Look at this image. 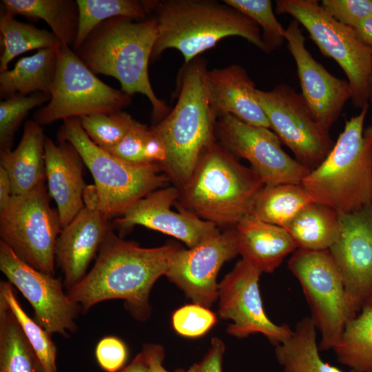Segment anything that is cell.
Returning a JSON list of instances; mask_svg holds the SVG:
<instances>
[{"label":"cell","mask_w":372,"mask_h":372,"mask_svg":"<svg viewBox=\"0 0 372 372\" xmlns=\"http://www.w3.org/2000/svg\"><path fill=\"white\" fill-rule=\"evenodd\" d=\"M177 245L145 248L117 236L111 229L103 242L92 269L67 291L83 313L99 302L121 299L132 316L147 320L149 296L155 282L165 273Z\"/></svg>","instance_id":"cell-1"},{"label":"cell","mask_w":372,"mask_h":372,"mask_svg":"<svg viewBox=\"0 0 372 372\" xmlns=\"http://www.w3.org/2000/svg\"><path fill=\"white\" fill-rule=\"evenodd\" d=\"M157 21L151 60L175 48L188 63L221 39L237 36L265 52L258 25L238 10L214 0L145 1Z\"/></svg>","instance_id":"cell-2"},{"label":"cell","mask_w":372,"mask_h":372,"mask_svg":"<svg viewBox=\"0 0 372 372\" xmlns=\"http://www.w3.org/2000/svg\"><path fill=\"white\" fill-rule=\"evenodd\" d=\"M157 32L152 15L142 21L114 17L99 24L74 51L95 74L115 78L121 90L131 96H146L153 117L159 121L168 114V107L155 94L148 74Z\"/></svg>","instance_id":"cell-3"},{"label":"cell","mask_w":372,"mask_h":372,"mask_svg":"<svg viewBox=\"0 0 372 372\" xmlns=\"http://www.w3.org/2000/svg\"><path fill=\"white\" fill-rule=\"evenodd\" d=\"M207 71L201 58L185 63L178 75L176 105L151 128L166 149L165 172L178 188L187 183L202 155L216 143L218 117L209 104Z\"/></svg>","instance_id":"cell-4"},{"label":"cell","mask_w":372,"mask_h":372,"mask_svg":"<svg viewBox=\"0 0 372 372\" xmlns=\"http://www.w3.org/2000/svg\"><path fill=\"white\" fill-rule=\"evenodd\" d=\"M264 186L251 168L216 142L202 155L187 183L179 188L175 205L216 227L234 228L250 215Z\"/></svg>","instance_id":"cell-5"},{"label":"cell","mask_w":372,"mask_h":372,"mask_svg":"<svg viewBox=\"0 0 372 372\" xmlns=\"http://www.w3.org/2000/svg\"><path fill=\"white\" fill-rule=\"evenodd\" d=\"M369 107L345 121L328 155L301 183L315 203L339 214L372 205V126L364 128Z\"/></svg>","instance_id":"cell-6"},{"label":"cell","mask_w":372,"mask_h":372,"mask_svg":"<svg viewBox=\"0 0 372 372\" xmlns=\"http://www.w3.org/2000/svg\"><path fill=\"white\" fill-rule=\"evenodd\" d=\"M57 138L70 143L78 152L94 178L99 207L108 219L121 216L169 180L159 164L128 162L97 146L78 118L63 120Z\"/></svg>","instance_id":"cell-7"},{"label":"cell","mask_w":372,"mask_h":372,"mask_svg":"<svg viewBox=\"0 0 372 372\" xmlns=\"http://www.w3.org/2000/svg\"><path fill=\"white\" fill-rule=\"evenodd\" d=\"M276 12L291 15L309 32L321 53L343 70L357 108L369 104L372 72V48L363 43L353 29L332 17L317 0H278Z\"/></svg>","instance_id":"cell-8"},{"label":"cell","mask_w":372,"mask_h":372,"mask_svg":"<svg viewBox=\"0 0 372 372\" xmlns=\"http://www.w3.org/2000/svg\"><path fill=\"white\" fill-rule=\"evenodd\" d=\"M131 98L103 82L70 47L61 44L50 99L36 111L33 120L45 125L59 120L110 114L127 106Z\"/></svg>","instance_id":"cell-9"},{"label":"cell","mask_w":372,"mask_h":372,"mask_svg":"<svg viewBox=\"0 0 372 372\" xmlns=\"http://www.w3.org/2000/svg\"><path fill=\"white\" fill-rule=\"evenodd\" d=\"M44 183L12 195L0 211L1 241L23 262L54 276L55 246L63 229L57 210L51 208Z\"/></svg>","instance_id":"cell-10"},{"label":"cell","mask_w":372,"mask_h":372,"mask_svg":"<svg viewBox=\"0 0 372 372\" xmlns=\"http://www.w3.org/2000/svg\"><path fill=\"white\" fill-rule=\"evenodd\" d=\"M288 267L302 287L320 333V351L333 349L350 318L343 279L331 252L297 249Z\"/></svg>","instance_id":"cell-11"},{"label":"cell","mask_w":372,"mask_h":372,"mask_svg":"<svg viewBox=\"0 0 372 372\" xmlns=\"http://www.w3.org/2000/svg\"><path fill=\"white\" fill-rule=\"evenodd\" d=\"M255 94L270 129L281 143L309 171L316 169L335 142L329 131L314 118L302 94L287 83L269 91L256 89Z\"/></svg>","instance_id":"cell-12"},{"label":"cell","mask_w":372,"mask_h":372,"mask_svg":"<svg viewBox=\"0 0 372 372\" xmlns=\"http://www.w3.org/2000/svg\"><path fill=\"white\" fill-rule=\"evenodd\" d=\"M216 133L225 148L250 163L265 185L301 184L310 172L282 149L280 138L269 128L226 114L218 118Z\"/></svg>","instance_id":"cell-13"},{"label":"cell","mask_w":372,"mask_h":372,"mask_svg":"<svg viewBox=\"0 0 372 372\" xmlns=\"http://www.w3.org/2000/svg\"><path fill=\"white\" fill-rule=\"evenodd\" d=\"M0 270L29 302L34 310V320L50 335L67 337L76 331L75 320L81 309L63 291L60 278L30 266L2 241Z\"/></svg>","instance_id":"cell-14"},{"label":"cell","mask_w":372,"mask_h":372,"mask_svg":"<svg viewBox=\"0 0 372 372\" xmlns=\"http://www.w3.org/2000/svg\"><path fill=\"white\" fill-rule=\"evenodd\" d=\"M261 272L244 260H239L218 286V315L231 320L227 331L237 338L261 333L275 347L285 340L292 329L278 325L266 315L259 289Z\"/></svg>","instance_id":"cell-15"},{"label":"cell","mask_w":372,"mask_h":372,"mask_svg":"<svg viewBox=\"0 0 372 372\" xmlns=\"http://www.w3.org/2000/svg\"><path fill=\"white\" fill-rule=\"evenodd\" d=\"M329 250L343 279L351 320L372 296V205L340 214L339 234Z\"/></svg>","instance_id":"cell-16"},{"label":"cell","mask_w":372,"mask_h":372,"mask_svg":"<svg viewBox=\"0 0 372 372\" xmlns=\"http://www.w3.org/2000/svg\"><path fill=\"white\" fill-rule=\"evenodd\" d=\"M238 254L234 227L211 235L194 247L178 249L165 276L194 303L209 308L218 298L219 270Z\"/></svg>","instance_id":"cell-17"},{"label":"cell","mask_w":372,"mask_h":372,"mask_svg":"<svg viewBox=\"0 0 372 372\" xmlns=\"http://www.w3.org/2000/svg\"><path fill=\"white\" fill-rule=\"evenodd\" d=\"M300 23L292 19L285 29V41L297 67L302 95L314 118L329 131L351 98L347 80L330 72L311 54L305 46Z\"/></svg>","instance_id":"cell-18"},{"label":"cell","mask_w":372,"mask_h":372,"mask_svg":"<svg viewBox=\"0 0 372 372\" xmlns=\"http://www.w3.org/2000/svg\"><path fill=\"white\" fill-rule=\"evenodd\" d=\"M84 207L64 227L56 242L55 262L63 273L67 291L86 275L87 267L112 229L100 210L94 185H87Z\"/></svg>","instance_id":"cell-19"},{"label":"cell","mask_w":372,"mask_h":372,"mask_svg":"<svg viewBox=\"0 0 372 372\" xmlns=\"http://www.w3.org/2000/svg\"><path fill=\"white\" fill-rule=\"evenodd\" d=\"M179 188L167 187L158 189L139 199L114 221L121 232L130 231L135 225H142L173 236L194 247L207 237L218 233V227L195 214L171 207L179 197Z\"/></svg>","instance_id":"cell-20"},{"label":"cell","mask_w":372,"mask_h":372,"mask_svg":"<svg viewBox=\"0 0 372 372\" xmlns=\"http://www.w3.org/2000/svg\"><path fill=\"white\" fill-rule=\"evenodd\" d=\"M45 175L50 196L56 203L62 227L84 207L87 187L83 177V161L73 145L65 141L45 142Z\"/></svg>","instance_id":"cell-21"},{"label":"cell","mask_w":372,"mask_h":372,"mask_svg":"<svg viewBox=\"0 0 372 372\" xmlns=\"http://www.w3.org/2000/svg\"><path fill=\"white\" fill-rule=\"evenodd\" d=\"M206 85L211 108L218 118L230 114L247 124L270 129L256 99L255 83L243 67L233 64L208 70Z\"/></svg>","instance_id":"cell-22"},{"label":"cell","mask_w":372,"mask_h":372,"mask_svg":"<svg viewBox=\"0 0 372 372\" xmlns=\"http://www.w3.org/2000/svg\"><path fill=\"white\" fill-rule=\"evenodd\" d=\"M238 254L261 273H272L298 247L283 227L248 216L235 227Z\"/></svg>","instance_id":"cell-23"},{"label":"cell","mask_w":372,"mask_h":372,"mask_svg":"<svg viewBox=\"0 0 372 372\" xmlns=\"http://www.w3.org/2000/svg\"><path fill=\"white\" fill-rule=\"evenodd\" d=\"M45 138L41 125L28 120L16 149L0 150V166L10 176L12 195L24 194L44 183Z\"/></svg>","instance_id":"cell-24"},{"label":"cell","mask_w":372,"mask_h":372,"mask_svg":"<svg viewBox=\"0 0 372 372\" xmlns=\"http://www.w3.org/2000/svg\"><path fill=\"white\" fill-rule=\"evenodd\" d=\"M59 48H45L17 61L11 70L0 72V96L43 92L50 95L57 66Z\"/></svg>","instance_id":"cell-25"},{"label":"cell","mask_w":372,"mask_h":372,"mask_svg":"<svg viewBox=\"0 0 372 372\" xmlns=\"http://www.w3.org/2000/svg\"><path fill=\"white\" fill-rule=\"evenodd\" d=\"M320 351L317 328L311 317H304L291 335L276 346L275 355L283 372H344L324 362Z\"/></svg>","instance_id":"cell-26"},{"label":"cell","mask_w":372,"mask_h":372,"mask_svg":"<svg viewBox=\"0 0 372 372\" xmlns=\"http://www.w3.org/2000/svg\"><path fill=\"white\" fill-rule=\"evenodd\" d=\"M3 9L29 20L45 21L61 44L72 47L78 32L79 9L73 0H2Z\"/></svg>","instance_id":"cell-27"},{"label":"cell","mask_w":372,"mask_h":372,"mask_svg":"<svg viewBox=\"0 0 372 372\" xmlns=\"http://www.w3.org/2000/svg\"><path fill=\"white\" fill-rule=\"evenodd\" d=\"M298 249L327 250L336 240L340 231V214L317 203L302 208L284 227Z\"/></svg>","instance_id":"cell-28"},{"label":"cell","mask_w":372,"mask_h":372,"mask_svg":"<svg viewBox=\"0 0 372 372\" xmlns=\"http://www.w3.org/2000/svg\"><path fill=\"white\" fill-rule=\"evenodd\" d=\"M315 203L302 184L265 185L249 216L285 227L307 205Z\"/></svg>","instance_id":"cell-29"},{"label":"cell","mask_w":372,"mask_h":372,"mask_svg":"<svg viewBox=\"0 0 372 372\" xmlns=\"http://www.w3.org/2000/svg\"><path fill=\"white\" fill-rule=\"evenodd\" d=\"M332 350L352 372H372V305H365L347 322Z\"/></svg>","instance_id":"cell-30"},{"label":"cell","mask_w":372,"mask_h":372,"mask_svg":"<svg viewBox=\"0 0 372 372\" xmlns=\"http://www.w3.org/2000/svg\"><path fill=\"white\" fill-rule=\"evenodd\" d=\"M2 8L0 14V72L8 69L10 61L17 56L34 50L59 48L61 43L52 32L31 23H23Z\"/></svg>","instance_id":"cell-31"},{"label":"cell","mask_w":372,"mask_h":372,"mask_svg":"<svg viewBox=\"0 0 372 372\" xmlns=\"http://www.w3.org/2000/svg\"><path fill=\"white\" fill-rule=\"evenodd\" d=\"M37 363L32 347L0 296V372H37Z\"/></svg>","instance_id":"cell-32"},{"label":"cell","mask_w":372,"mask_h":372,"mask_svg":"<svg viewBox=\"0 0 372 372\" xmlns=\"http://www.w3.org/2000/svg\"><path fill=\"white\" fill-rule=\"evenodd\" d=\"M79 9L77 36L72 46L76 50L90 33L103 21L114 17L142 21L149 17L145 1L76 0Z\"/></svg>","instance_id":"cell-33"},{"label":"cell","mask_w":372,"mask_h":372,"mask_svg":"<svg viewBox=\"0 0 372 372\" xmlns=\"http://www.w3.org/2000/svg\"><path fill=\"white\" fill-rule=\"evenodd\" d=\"M0 296L8 303L43 369L56 372V348L52 335L23 310L10 282L0 281Z\"/></svg>","instance_id":"cell-34"},{"label":"cell","mask_w":372,"mask_h":372,"mask_svg":"<svg viewBox=\"0 0 372 372\" xmlns=\"http://www.w3.org/2000/svg\"><path fill=\"white\" fill-rule=\"evenodd\" d=\"M78 118L91 141L105 151L118 144L135 121L130 114L122 110Z\"/></svg>","instance_id":"cell-35"},{"label":"cell","mask_w":372,"mask_h":372,"mask_svg":"<svg viewBox=\"0 0 372 372\" xmlns=\"http://www.w3.org/2000/svg\"><path fill=\"white\" fill-rule=\"evenodd\" d=\"M255 21L260 30L265 53L280 48L285 41V29L276 19L270 0H224Z\"/></svg>","instance_id":"cell-36"},{"label":"cell","mask_w":372,"mask_h":372,"mask_svg":"<svg viewBox=\"0 0 372 372\" xmlns=\"http://www.w3.org/2000/svg\"><path fill=\"white\" fill-rule=\"evenodd\" d=\"M50 95L35 92L15 94L0 102V149H10L16 131L29 112L49 101Z\"/></svg>","instance_id":"cell-37"},{"label":"cell","mask_w":372,"mask_h":372,"mask_svg":"<svg viewBox=\"0 0 372 372\" xmlns=\"http://www.w3.org/2000/svg\"><path fill=\"white\" fill-rule=\"evenodd\" d=\"M172 321L174 329L178 334L195 338L207 332L215 324L217 318L207 307L194 303L175 311Z\"/></svg>","instance_id":"cell-38"},{"label":"cell","mask_w":372,"mask_h":372,"mask_svg":"<svg viewBox=\"0 0 372 372\" xmlns=\"http://www.w3.org/2000/svg\"><path fill=\"white\" fill-rule=\"evenodd\" d=\"M320 5L335 20L352 28L372 14V0H322Z\"/></svg>","instance_id":"cell-39"},{"label":"cell","mask_w":372,"mask_h":372,"mask_svg":"<svg viewBox=\"0 0 372 372\" xmlns=\"http://www.w3.org/2000/svg\"><path fill=\"white\" fill-rule=\"evenodd\" d=\"M149 130L147 125L135 120L121 141L107 152L128 162L145 163L143 151Z\"/></svg>","instance_id":"cell-40"},{"label":"cell","mask_w":372,"mask_h":372,"mask_svg":"<svg viewBox=\"0 0 372 372\" xmlns=\"http://www.w3.org/2000/svg\"><path fill=\"white\" fill-rule=\"evenodd\" d=\"M95 355L98 364L104 371L118 372L124 367L127 361V350L121 340L107 336L98 342Z\"/></svg>","instance_id":"cell-41"},{"label":"cell","mask_w":372,"mask_h":372,"mask_svg":"<svg viewBox=\"0 0 372 372\" xmlns=\"http://www.w3.org/2000/svg\"><path fill=\"white\" fill-rule=\"evenodd\" d=\"M225 349L223 342L218 338H214L207 353L198 364L196 372H223L222 364Z\"/></svg>","instance_id":"cell-42"},{"label":"cell","mask_w":372,"mask_h":372,"mask_svg":"<svg viewBox=\"0 0 372 372\" xmlns=\"http://www.w3.org/2000/svg\"><path fill=\"white\" fill-rule=\"evenodd\" d=\"M142 352L147 362V372H169L163 365L165 357L164 348L156 344H146L143 347ZM198 364H193L188 370L177 372H196Z\"/></svg>","instance_id":"cell-43"},{"label":"cell","mask_w":372,"mask_h":372,"mask_svg":"<svg viewBox=\"0 0 372 372\" xmlns=\"http://www.w3.org/2000/svg\"><path fill=\"white\" fill-rule=\"evenodd\" d=\"M143 158L145 163H156L163 167L167 159L165 145L152 129H149L145 139Z\"/></svg>","instance_id":"cell-44"},{"label":"cell","mask_w":372,"mask_h":372,"mask_svg":"<svg viewBox=\"0 0 372 372\" xmlns=\"http://www.w3.org/2000/svg\"><path fill=\"white\" fill-rule=\"evenodd\" d=\"M12 196V183L8 172L0 166V211L8 204Z\"/></svg>","instance_id":"cell-45"},{"label":"cell","mask_w":372,"mask_h":372,"mask_svg":"<svg viewBox=\"0 0 372 372\" xmlns=\"http://www.w3.org/2000/svg\"><path fill=\"white\" fill-rule=\"evenodd\" d=\"M358 39L372 48V14L353 28Z\"/></svg>","instance_id":"cell-46"},{"label":"cell","mask_w":372,"mask_h":372,"mask_svg":"<svg viewBox=\"0 0 372 372\" xmlns=\"http://www.w3.org/2000/svg\"><path fill=\"white\" fill-rule=\"evenodd\" d=\"M118 372H147V362L143 352H140L132 361Z\"/></svg>","instance_id":"cell-47"},{"label":"cell","mask_w":372,"mask_h":372,"mask_svg":"<svg viewBox=\"0 0 372 372\" xmlns=\"http://www.w3.org/2000/svg\"><path fill=\"white\" fill-rule=\"evenodd\" d=\"M37 372H46V371L43 369V368L42 367V366L41 365V364L39 362V361H38V363H37Z\"/></svg>","instance_id":"cell-48"},{"label":"cell","mask_w":372,"mask_h":372,"mask_svg":"<svg viewBox=\"0 0 372 372\" xmlns=\"http://www.w3.org/2000/svg\"><path fill=\"white\" fill-rule=\"evenodd\" d=\"M370 96L371 99H372V72L370 79Z\"/></svg>","instance_id":"cell-49"},{"label":"cell","mask_w":372,"mask_h":372,"mask_svg":"<svg viewBox=\"0 0 372 372\" xmlns=\"http://www.w3.org/2000/svg\"><path fill=\"white\" fill-rule=\"evenodd\" d=\"M367 304L372 305V296H371V298H370L369 301L368 302ZM367 304H366V305H367Z\"/></svg>","instance_id":"cell-50"},{"label":"cell","mask_w":372,"mask_h":372,"mask_svg":"<svg viewBox=\"0 0 372 372\" xmlns=\"http://www.w3.org/2000/svg\"><path fill=\"white\" fill-rule=\"evenodd\" d=\"M371 125L372 126V116H371Z\"/></svg>","instance_id":"cell-51"}]
</instances>
